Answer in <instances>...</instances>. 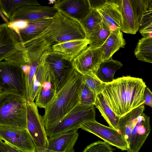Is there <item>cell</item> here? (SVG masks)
<instances>
[{
    "label": "cell",
    "mask_w": 152,
    "mask_h": 152,
    "mask_svg": "<svg viewBox=\"0 0 152 152\" xmlns=\"http://www.w3.org/2000/svg\"><path fill=\"white\" fill-rule=\"evenodd\" d=\"M87 38L80 22L58 12L49 26L39 35L23 43L31 63H38L46 52L53 46L69 40Z\"/></svg>",
    "instance_id": "1"
},
{
    "label": "cell",
    "mask_w": 152,
    "mask_h": 152,
    "mask_svg": "<svg viewBox=\"0 0 152 152\" xmlns=\"http://www.w3.org/2000/svg\"><path fill=\"white\" fill-rule=\"evenodd\" d=\"M146 86L141 78L123 76L106 83L101 93L111 109L120 118L144 104Z\"/></svg>",
    "instance_id": "2"
},
{
    "label": "cell",
    "mask_w": 152,
    "mask_h": 152,
    "mask_svg": "<svg viewBox=\"0 0 152 152\" xmlns=\"http://www.w3.org/2000/svg\"><path fill=\"white\" fill-rule=\"evenodd\" d=\"M83 84L82 75L74 69L66 83L45 109L42 117L48 138L64 117L80 104Z\"/></svg>",
    "instance_id": "3"
},
{
    "label": "cell",
    "mask_w": 152,
    "mask_h": 152,
    "mask_svg": "<svg viewBox=\"0 0 152 152\" xmlns=\"http://www.w3.org/2000/svg\"><path fill=\"white\" fill-rule=\"evenodd\" d=\"M143 104L120 117L119 132L127 145V152H139L150 133V118Z\"/></svg>",
    "instance_id": "4"
},
{
    "label": "cell",
    "mask_w": 152,
    "mask_h": 152,
    "mask_svg": "<svg viewBox=\"0 0 152 152\" xmlns=\"http://www.w3.org/2000/svg\"><path fill=\"white\" fill-rule=\"evenodd\" d=\"M27 101L14 94L0 96V126L28 129Z\"/></svg>",
    "instance_id": "5"
},
{
    "label": "cell",
    "mask_w": 152,
    "mask_h": 152,
    "mask_svg": "<svg viewBox=\"0 0 152 152\" xmlns=\"http://www.w3.org/2000/svg\"><path fill=\"white\" fill-rule=\"evenodd\" d=\"M0 61L22 66L31 63L20 38L6 23L0 25Z\"/></svg>",
    "instance_id": "6"
},
{
    "label": "cell",
    "mask_w": 152,
    "mask_h": 152,
    "mask_svg": "<svg viewBox=\"0 0 152 152\" xmlns=\"http://www.w3.org/2000/svg\"><path fill=\"white\" fill-rule=\"evenodd\" d=\"M7 94L26 98L25 74L22 66L0 61V96Z\"/></svg>",
    "instance_id": "7"
},
{
    "label": "cell",
    "mask_w": 152,
    "mask_h": 152,
    "mask_svg": "<svg viewBox=\"0 0 152 152\" xmlns=\"http://www.w3.org/2000/svg\"><path fill=\"white\" fill-rule=\"evenodd\" d=\"M152 0H119L122 17L121 31L135 34L139 31L142 16Z\"/></svg>",
    "instance_id": "8"
},
{
    "label": "cell",
    "mask_w": 152,
    "mask_h": 152,
    "mask_svg": "<svg viewBox=\"0 0 152 152\" xmlns=\"http://www.w3.org/2000/svg\"><path fill=\"white\" fill-rule=\"evenodd\" d=\"M45 65L50 81L56 92L66 83L74 69L71 62L53 51H46Z\"/></svg>",
    "instance_id": "9"
},
{
    "label": "cell",
    "mask_w": 152,
    "mask_h": 152,
    "mask_svg": "<svg viewBox=\"0 0 152 152\" xmlns=\"http://www.w3.org/2000/svg\"><path fill=\"white\" fill-rule=\"evenodd\" d=\"M95 117L94 105L79 104L64 117L53 130L48 138L80 128L83 124L96 120Z\"/></svg>",
    "instance_id": "10"
},
{
    "label": "cell",
    "mask_w": 152,
    "mask_h": 152,
    "mask_svg": "<svg viewBox=\"0 0 152 152\" xmlns=\"http://www.w3.org/2000/svg\"><path fill=\"white\" fill-rule=\"evenodd\" d=\"M34 102L27 101V126L36 147L37 152H46L48 145L43 117Z\"/></svg>",
    "instance_id": "11"
},
{
    "label": "cell",
    "mask_w": 152,
    "mask_h": 152,
    "mask_svg": "<svg viewBox=\"0 0 152 152\" xmlns=\"http://www.w3.org/2000/svg\"><path fill=\"white\" fill-rule=\"evenodd\" d=\"M0 139L21 152H37L35 144L27 129L0 126Z\"/></svg>",
    "instance_id": "12"
},
{
    "label": "cell",
    "mask_w": 152,
    "mask_h": 152,
    "mask_svg": "<svg viewBox=\"0 0 152 152\" xmlns=\"http://www.w3.org/2000/svg\"><path fill=\"white\" fill-rule=\"evenodd\" d=\"M80 128L94 134L109 145L122 151L127 149V143L119 131L100 124L96 120L83 124Z\"/></svg>",
    "instance_id": "13"
},
{
    "label": "cell",
    "mask_w": 152,
    "mask_h": 152,
    "mask_svg": "<svg viewBox=\"0 0 152 152\" xmlns=\"http://www.w3.org/2000/svg\"><path fill=\"white\" fill-rule=\"evenodd\" d=\"M103 53L102 47H88L72 61L74 69L82 75L89 73L95 74L102 61Z\"/></svg>",
    "instance_id": "14"
},
{
    "label": "cell",
    "mask_w": 152,
    "mask_h": 152,
    "mask_svg": "<svg viewBox=\"0 0 152 152\" xmlns=\"http://www.w3.org/2000/svg\"><path fill=\"white\" fill-rule=\"evenodd\" d=\"M53 7L65 16L80 22L92 10L88 0H56Z\"/></svg>",
    "instance_id": "15"
},
{
    "label": "cell",
    "mask_w": 152,
    "mask_h": 152,
    "mask_svg": "<svg viewBox=\"0 0 152 152\" xmlns=\"http://www.w3.org/2000/svg\"><path fill=\"white\" fill-rule=\"evenodd\" d=\"M58 12L53 7L40 5H26L15 12L9 18V22L18 20L30 21L51 18Z\"/></svg>",
    "instance_id": "16"
},
{
    "label": "cell",
    "mask_w": 152,
    "mask_h": 152,
    "mask_svg": "<svg viewBox=\"0 0 152 152\" xmlns=\"http://www.w3.org/2000/svg\"><path fill=\"white\" fill-rule=\"evenodd\" d=\"M95 10L111 31L117 29L121 30L123 19L118 0H107L103 4Z\"/></svg>",
    "instance_id": "17"
},
{
    "label": "cell",
    "mask_w": 152,
    "mask_h": 152,
    "mask_svg": "<svg viewBox=\"0 0 152 152\" xmlns=\"http://www.w3.org/2000/svg\"><path fill=\"white\" fill-rule=\"evenodd\" d=\"M89 43L90 41L87 38L71 40L55 45L52 46L51 50L72 62L88 47Z\"/></svg>",
    "instance_id": "18"
},
{
    "label": "cell",
    "mask_w": 152,
    "mask_h": 152,
    "mask_svg": "<svg viewBox=\"0 0 152 152\" xmlns=\"http://www.w3.org/2000/svg\"><path fill=\"white\" fill-rule=\"evenodd\" d=\"M77 130H72L59 136L48 138L47 150L64 152L73 148L79 136Z\"/></svg>",
    "instance_id": "19"
},
{
    "label": "cell",
    "mask_w": 152,
    "mask_h": 152,
    "mask_svg": "<svg viewBox=\"0 0 152 152\" xmlns=\"http://www.w3.org/2000/svg\"><path fill=\"white\" fill-rule=\"evenodd\" d=\"M126 45L123 34L120 29L111 32L110 34L101 47L103 50L102 61L112 57L113 55L120 48H124Z\"/></svg>",
    "instance_id": "20"
},
{
    "label": "cell",
    "mask_w": 152,
    "mask_h": 152,
    "mask_svg": "<svg viewBox=\"0 0 152 152\" xmlns=\"http://www.w3.org/2000/svg\"><path fill=\"white\" fill-rule=\"evenodd\" d=\"M53 18L28 21L27 26L20 30L18 35L23 43L29 41L45 30L51 23Z\"/></svg>",
    "instance_id": "21"
},
{
    "label": "cell",
    "mask_w": 152,
    "mask_h": 152,
    "mask_svg": "<svg viewBox=\"0 0 152 152\" xmlns=\"http://www.w3.org/2000/svg\"><path fill=\"white\" fill-rule=\"evenodd\" d=\"M123 65L121 62L113 59L112 57L107 60L102 61L95 74L103 83H109L114 80L115 73Z\"/></svg>",
    "instance_id": "22"
},
{
    "label": "cell",
    "mask_w": 152,
    "mask_h": 152,
    "mask_svg": "<svg viewBox=\"0 0 152 152\" xmlns=\"http://www.w3.org/2000/svg\"><path fill=\"white\" fill-rule=\"evenodd\" d=\"M94 105L99 110L109 127L119 132L118 123L120 118L111 109L101 93L97 95Z\"/></svg>",
    "instance_id": "23"
},
{
    "label": "cell",
    "mask_w": 152,
    "mask_h": 152,
    "mask_svg": "<svg viewBox=\"0 0 152 152\" xmlns=\"http://www.w3.org/2000/svg\"><path fill=\"white\" fill-rule=\"evenodd\" d=\"M45 61V55L43 54L39 61L37 70L34 77L31 93V101L34 102L44 82L46 81L51 82L46 71Z\"/></svg>",
    "instance_id": "24"
},
{
    "label": "cell",
    "mask_w": 152,
    "mask_h": 152,
    "mask_svg": "<svg viewBox=\"0 0 152 152\" xmlns=\"http://www.w3.org/2000/svg\"><path fill=\"white\" fill-rule=\"evenodd\" d=\"M57 93L51 82H45L35 98V103L38 107L45 109L53 100Z\"/></svg>",
    "instance_id": "25"
},
{
    "label": "cell",
    "mask_w": 152,
    "mask_h": 152,
    "mask_svg": "<svg viewBox=\"0 0 152 152\" xmlns=\"http://www.w3.org/2000/svg\"><path fill=\"white\" fill-rule=\"evenodd\" d=\"M134 52L139 60L152 64V37L139 39Z\"/></svg>",
    "instance_id": "26"
},
{
    "label": "cell",
    "mask_w": 152,
    "mask_h": 152,
    "mask_svg": "<svg viewBox=\"0 0 152 152\" xmlns=\"http://www.w3.org/2000/svg\"><path fill=\"white\" fill-rule=\"evenodd\" d=\"M40 5L36 0H0L1 12L8 19L12 15L19 9L26 5Z\"/></svg>",
    "instance_id": "27"
},
{
    "label": "cell",
    "mask_w": 152,
    "mask_h": 152,
    "mask_svg": "<svg viewBox=\"0 0 152 152\" xmlns=\"http://www.w3.org/2000/svg\"><path fill=\"white\" fill-rule=\"evenodd\" d=\"M111 31L102 21L87 37L89 46L93 48L101 47L109 36Z\"/></svg>",
    "instance_id": "28"
},
{
    "label": "cell",
    "mask_w": 152,
    "mask_h": 152,
    "mask_svg": "<svg viewBox=\"0 0 152 152\" xmlns=\"http://www.w3.org/2000/svg\"><path fill=\"white\" fill-rule=\"evenodd\" d=\"M102 21V18L97 11L92 9L89 14L80 22L86 33L87 37Z\"/></svg>",
    "instance_id": "29"
},
{
    "label": "cell",
    "mask_w": 152,
    "mask_h": 152,
    "mask_svg": "<svg viewBox=\"0 0 152 152\" xmlns=\"http://www.w3.org/2000/svg\"><path fill=\"white\" fill-rule=\"evenodd\" d=\"M82 75L83 83L97 95L104 88L106 83L100 80L95 74L89 73Z\"/></svg>",
    "instance_id": "30"
},
{
    "label": "cell",
    "mask_w": 152,
    "mask_h": 152,
    "mask_svg": "<svg viewBox=\"0 0 152 152\" xmlns=\"http://www.w3.org/2000/svg\"><path fill=\"white\" fill-rule=\"evenodd\" d=\"M97 95L83 83L80 104L87 105H94Z\"/></svg>",
    "instance_id": "31"
},
{
    "label": "cell",
    "mask_w": 152,
    "mask_h": 152,
    "mask_svg": "<svg viewBox=\"0 0 152 152\" xmlns=\"http://www.w3.org/2000/svg\"><path fill=\"white\" fill-rule=\"evenodd\" d=\"M113 151L107 142L98 141L88 145L82 152H113Z\"/></svg>",
    "instance_id": "32"
},
{
    "label": "cell",
    "mask_w": 152,
    "mask_h": 152,
    "mask_svg": "<svg viewBox=\"0 0 152 152\" xmlns=\"http://www.w3.org/2000/svg\"><path fill=\"white\" fill-rule=\"evenodd\" d=\"M152 22V0L150 4L148 9L146 11L142 16L140 29L147 26Z\"/></svg>",
    "instance_id": "33"
},
{
    "label": "cell",
    "mask_w": 152,
    "mask_h": 152,
    "mask_svg": "<svg viewBox=\"0 0 152 152\" xmlns=\"http://www.w3.org/2000/svg\"><path fill=\"white\" fill-rule=\"evenodd\" d=\"M28 21L18 20L7 23L8 26L12 28L18 35L20 30L26 28L28 25Z\"/></svg>",
    "instance_id": "34"
},
{
    "label": "cell",
    "mask_w": 152,
    "mask_h": 152,
    "mask_svg": "<svg viewBox=\"0 0 152 152\" xmlns=\"http://www.w3.org/2000/svg\"><path fill=\"white\" fill-rule=\"evenodd\" d=\"M0 152H21L18 149L0 139Z\"/></svg>",
    "instance_id": "35"
},
{
    "label": "cell",
    "mask_w": 152,
    "mask_h": 152,
    "mask_svg": "<svg viewBox=\"0 0 152 152\" xmlns=\"http://www.w3.org/2000/svg\"><path fill=\"white\" fill-rule=\"evenodd\" d=\"M143 99L145 101L144 104L152 108V92L147 86L146 87L144 90Z\"/></svg>",
    "instance_id": "36"
},
{
    "label": "cell",
    "mask_w": 152,
    "mask_h": 152,
    "mask_svg": "<svg viewBox=\"0 0 152 152\" xmlns=\"http://www.w3.org/2000/svg\"><path fill=\"white\" fill-rule=\"evenodd\" d=\"M139 31L141 34L152 32V23L143 28H140Z\"/></svg>",
    "instance_id": "37"
},
{
    "label": "cell",
    "mask_w": 152,
    "mask_h": 152,
    "mask_svg": "<svg viewBox=\"0 0 152 152\" xmlns=\"http://www.w3.org/2000/svg\"><path fill=\"white\" fill-rule=\"evenodd\" d=\"M46 152H75L74 151V148L71 149L64 151V152H59V151H53L50 150H48Z\"/></svg>",
    "instance_id": "38"
},
{
    "label": "cell",
    "mask_w": 152,
    "mask_h": 152,
    "mask_svg": "<svg viewBox=\"0 0 152 152\" xmlns=\"http://www.w3.org/2000/svg\"><path fill=\"white\" fill-rule=\"evenodd\" d=\"M48 1H49L48 4H53L55 2L56 0H52V1L49 0Z\"/></svg>",
    "instance_id": "39"
},
{
    "label": "cell",
    "mask_w": 152,
    "mask_h": 152,
    "mask_svg": "<svg viewBox=\"0 0 152 152\" xmlns=\"http://www.w3.org/2000/svg\"></svg>",
    "instance_id": "40"
}]
</instances>
